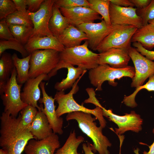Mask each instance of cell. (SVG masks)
Here are the masks:
<instances>
[{"mask_svg":"<svg viewBox=\"0 0 154 154\" xmlns=\"http://www.w3.org/2000/svg\"><path fill=\"white\" fill-rule=\"evenodd\" d=\"M21 117L12 116L7 112H3L0 117V146L8 154H22L29 141L35 139L28 129L19 127Z\"/></svg>","mask_w":154,"mask_h":154,"instance_id":"6da1fadb","label":"cell"},{"mask_svg":"<svg viewBox=\"0 0 154 154\" xmlns=\"http://www.w3.org/2000/svg\"><path fill=\"white\" fill-rule=\"evenodd\" d=\"M92 115L82 112H74L68 113L66 119L67 121L75 120L77 121L82 132L92 140L94 152L97 151L99 154H110L108 148L111 147L112 144L103 134V128L100 126H97L94 122L96 119Z\"/></svg>","mask_w":154,"mask_h":154,"instance_id":"7a4b0ae2","label":"cell"},{"mask_svg":"<svg viewBox=\"0 0 154 154\" xmlns=\"http://www.w3.org/2000/svg\"><path fill=\"white\" fill-rule=\"evenodd\" d=\"M86 72L85 71L77 80L68 93L65 94L64 91H63L56 92L54 98L58 104L56 110V115L60 117L65 114L77 111L89 113L95 116L98 120L100 126L104 128L106 125V122L103 115L102 109L98 106L92 109L87 108L77 103L73 98V94L76 93L79 90L78 83Z\"/></svg>","mask_w":154,"mask_h":154,"instance_id":"3957f363","label":"cell"},{"mask_svg":"<svg viewBox=\"0 0 154 154\" xmlns=\"http://www.w3.org/2000/svg\"><path fill=\"white\" fill-rule=\"evenodd\" d=\"M58 63L76 65L85 70H90L98 65L99 54L94 53L88 48L87 40L82 44L70 48H65L59 53Z\"/></svg>","mask_w":154,"mask_h":154,"instance_id":"277c9868","label":"cell"},{"mask_svg":"<svg viewBox=\"0 0 154 154\" xmlns=\"http://www.w3.org/2000/svg\"><path fill=\"white\" fill-rule=\"evenodd\" d=\"M135 74V68L131 66L116 68L108 64H103L99 65L96 67L89 70L88 77L91 84L96 88L95 91H100L102 90V84L106 81H108L111 85L116 86L117 83L115 82V79H120L125 77L132 79Z\"/></svg>","mask_w":154,"mask_h":154,"instance_id":"5b68a950","label":"cell"},{"mask_svg":"<svg viewBox=\"0 0 154 154\" xmlns=\"http://www.w3.org/2000/svg\"><path fill=\"white\" fill-rule=\"evenodd\" d=\"M17 73L15 68L9 79L5 84L0 85V95L4 106V112H7L16 117L19 112L27 105L22 100L21 96L22 84L18 83Z\"/></svg>","mask_w":154,"mask_h":154,"instance_id":"8992f818","label":"cell"},{"mask_svg":"<svg viewBox=\"0 0 154 154\" xmlns=\"http://www.w3.org/2000/svg\"><path fill=\"white\" fill-rule=\"evenodd\" d=\"M59 53L57 50L50 49L32 52L31 54L29 78L49 74L56 66L60 60Z\"/></svg>","mask_w":154,"mask_h":154,"instance_id":"52a82bcc","label":"cell"},{"mask_svg":"<svg viewBox=\"0 0 154 154\" xmlns=\"http://www.w3.org/2000/svg\"><path fill=\"white\" fill-rule=\"evenodd\" d=\"M111 32L104 39L98 48L99 53L111 48L128 49L131 46L132 37L138 28L128 25H113Z\"/></svg>","mask_w":154,"mask_h":154,"instance_id":"ba28073f","label":"cell"},{"mask_svg":"<svg viewBox=\"0 0 154 154\" xmlns=\"http://www.w3.org/2000/svg\"><path fill=\"white\" fill-rule=\"evenodd\" d=\"M55 1V0H44L37 11L33 13L28 11L33 25L30 38L33 37L53 36L49 29L48 24L52 15Z\"/></svg>","mask_w":154,"mask_h":154,"instance_id":"9c48e42d","label":"cell"},{"mask_svg":"<svg viewBox=\"0 0 154 154\" xmlns=\"http://www.w3.org/2000/svg\"><path fill=\"white\" fill-rule=\"evenodd\" d=\"M128 51L135 69L131 86L136 88L143 85L148 78L154 74V62L141 54L135 48L130 46Z\"/></svg>","mask_w":154,"mask_h":154,"instance_id":"30bf717a","label":"cell"},{"mask_svg":"<svg viewBox=\"0 0 154 154\" xmlns=\"http://www.w3.org/2000/svg\"><path fill=\"white\" fill-rule=\"evenodd\" d=\"M102 110L103 116L108 117L117 125L118 128H115V132L118 136L127 131L138 133L141 130L143 120L135 111H132L129 114L120 116L113 113L111 110H107L103 107Z\"/></svg>","mask_w":154,"mask_h":154,"instance_id":"8fae6325","label":"cell"},{"mask_svg":"<svg viewBox=\"0 0 154 154\" xmlns=\"http://www.w3.org/2000/svg\"><path fill=\"white\" fill-rule=\"evenodd\" d=\"M77 27L87 35L88 47L96 51L104 39L111 32L114 27L112 25H108L102 19L99 23H84Z\"/></svg>","mask_w":154,"mask_h":154,"instance_id":"7c38bea8","label":"cell"},{"mask_svg":"<svg viewBox=\"0 0 154 154\" xmlns=\"http://www.w3.org/2000/svg\"><path fill=\"white\" fill-rule=\"evenodd\" d=\"M137 10L133 7H121L110 3L109 13L112 25H131L140 28L143 27L142 20L137 15Z\"/></svg>","mask_w":154,"mask_h":154,"instance_id":"4fadbf2b","label":"cell"},{"mask_svg":"<svg viewBox=\"0 0 154 154\" xmlns=\"http://www.w3.org/2000/svg\"><path fill=\"white\" fill-rule=\"evenodd\" d=\"M45 84V82H42L39 85L42 91V97L40 98L39 102L44 105V108L42 105L40 106L41 110L46 115L53 132L62 135L63 133L62 129L63 119L62 118L57 116L54 104L55 100L46 93Z\"/></svg>","mask_w":154,"mask_h":154,"instance_id":"5bb4252c","label":"cell"},{"mask_svg":"<svg viewBox=\"0 0 154 154\" xmlns=\"http://www.w3.org/2000/svg\"><path fill=\"white\" fill-rule=\"evenodd\" d=\"M59 9L71 24L77 27L82 24L94 23L95 20L103 19L98 13L90 8L80 7L68 9L62 7Z\"/></svg>","mask_w":154,"mask_h":154,"instance_id":"9a60e30c","label":"cell"},{"mask_svg":"<svg viewBox=\"0 0 154 154\" xmlns=\"http://www.w3.org/2000/svg\"><path fill=\"white\" fill-rule=\"evenodd\" d=\"M60 143L58 136L53 132L42 139H32L29 141L24 151L26 154H54Z\"/></svg>","mask_w":154,"mask_h":154,"instance_id":"2e32d148","label":"cell"},{"mask_svg":"<svg viewBox=\"0 0 154 154\" xmlns=\"http://www.w3.org/2000/svg\"><path fill=\"white\" fill-rule=\"evenodd\" d=\"M128 49L126 48H111L99 54V65L107 64L116 68H124L128 65L131 59Z\"/></svg>","mask_w":154,"mask_h":154,"instance_id":"e0dca14e","label":"cell"},{"mask_svg":"<svg viewBox=\"0 0 154 154\" xmlns=\"http://www.w3.org/2000/svg\"><path fill=\"white\" fill-rule=\"evenodd\" d=\"M62 68L67 69L68 74L66 78L63 79L60 82H57L55 84L54 88L58 91H64L72 87L76 80L87 70L79 67H74L68 64L58 63L56 67L47 75L46 80H48L56 75L57 71Z\"/></svg>","mask_w":154,"mask_h":154,"instance_id":"ac0fdd59","label":"cell"},{"mask_svg":"<svg viewBox=\"0 0 154 154\" xmlns=\"http://www.w3.org/2000/svg\"><path fill=\"white\" fill-rule=\"evenodd\" d=\"M47 76L43 74L35 78H29L25 83L21 94V99L24 103L37 108L39 111L41 110L40 106L37 104L40 96L39 86L43 80H45Z\"/></svg>","mask_w":154,"mask_h":154,"instance_id":"d6986e66","label":"cell"},{"mask_svg":"<svg viewBox=\"0 0 154 154\" xmlns=\"http://www.w3.org/2000/svg\"><path fill=\"white\" fill-rule=\"evenodd\" d=\"M24 46L29 54L35 50L39 49H53L60 52L65 48L58 39L54 36L32 37Z\"/></svg>","mask_w":154,"mask_h":154,"instance_id":"ffe728a7","label":"cell"},{"mask_svg":"<svg viewBox=\"0 0 154 154\" xmlns=\"http://www.w3.org/2000/svg\"><path fill=\"white\" fill-rule=\"evenodd\" d=\"M28 129L38 140L45 139L53 133L46 115L41 110H38Z\"/></svg>","mask_w":154,"mask_h":154,"instance_id":"44dd1931","label":"cell"},{"mask_svg":"<svg viewBox=\"0 0 154 154\" xmlns=\"http://www.w3.org/2000/svg\"><path fill=\"white\" fill-rule=\"evenodd\" d=\"M65 48L74 47L81 45L82 41L88 40L82 31L71 25L57 38Z\"/></svg>","mask_w":154,"mask_h":154,"instance_id":"7402d4cb","label":"cell"},{"mask_svg":"<svg viewBox=\"0 0 154 154\" xmlns=\"http://www.w3.org/2000/svg\"><path fill=\"white\" fill-rule=\"evenodd\" d=\"M52 9L48 28L53 35L57 38L71 24L68 19L62 14L59 8L54 4Z\"/></svg>","mask_w":154,"mask_h":154,"instance_id":"603a6c76","label":"cell"},{"mask_svg":"<svg viewBox=\"0 0 154 154\" xmlns=\"http://www.w3.org/2000/svg\"><path fill=\"white\" fill-rule=\"evenodd\" d=\"M131 42H139L145 48L151 50L154 47V27L149 24L137 29Z\"/></svg>","mask_w":154,"mask_h":154,"instance_id":"cb8c5ba5","label":"cell"},{"mask_svg":"<svg viewBox=\"0 0 154 154\" xmlns=\"http://www.w3.org/2000/svg\"><path fill=\"white\" fill-rule=\"evenodd\" d=\"M31 54L28 56L20 58L16 53H14L12 57L17 70V80L18 84H22L29 79V72L30 67V61Z\"/></svg>","mask_w":154,"mask_h":154,"instance_id":"d4e9b609","label":"cell"},{"mask_svg":"<svg viewBox=\"0 0 154 154\" xmlns=\"http://www.w3.org/2000/svg\"><path fill=\"white\" fill-rule=\"evenodd\" d=\"M84 140V138L82 136L76 137L74 130L70 132L64 145L57 149L54 154H83L78 153L77 149Z\"/></svg>","mask_w":154,"mask_h":154,"instance_id":"484cf974","label":"cell"},{"mask_svg":"<svg viewBox=\"0 0 154 154\" xmlns=\"http://www.w3.org/2000/svg\"><path fill=\"white\" fill-rule=\"evenodd\" d=\"M0 58V85L6 83L15 68L11 54L4 52Z\"/></svg>","mask_w":154,"mask_h":154,"instance_id":"4316f807","label":"cell"},{"mask_svg":"<svg viewBox=\"0 0 154 154\" xmlns=\"http://www.w3.org/2000/svg\"><path fill=\"white\" fill-rule=\"evenodd\" d=\"M8 25L14 38L25 46L30 38L33 28L21 25L11 24Z\"/></svg>","mask_w":154,"mask_h":154,"instance_id":"83f0119b","label":"cell"},{"mask_svg":"<svg viewBox=\"0 0 154 154\" xmlns=\"http://www.w3.org/2000/svg\"><path fill=\"white\" fill-rule=\"evenodd\" d=\"M91 4L90 8L100 15L106 23L112 25L110 17V0H88Z\"/></svg>","mask_w":154,"mask_h":154,"instance_id":"f1b7e54d","label":"cell"},{"mask_svg":"<svg viewBox=\"0 0 154 154\" xmlns=\"http://www.w3.org/2000/svg\"><path fill=\"white\" fill-rule=\"evenodd\" d=\"M38 111L36 108L27 105L21 111L18 126L23 130L28 129ZM29 130V129H28Z\"/></svg>","mask_w":154,"mask_h":154,"instance_id":"f546056e","label":"cell"},{"mask_svg":"<svg viewBox=\"0 0 154 154\" xmlns=\"http://www.w3.org/2000/svg\"><path fill=\"white\" fill-rule=\"evenodd\" d=\"M8 25L15 24L25 25L33 28V25L28 11L26 13L17 11L5 19Z\"/></svg>","mask_w":154,"mask_h":154,"instance_id":"4dcf8cb0","label":"cell"},{"mask_svg":"<svg viewBox=\"0 0 154 154\" xmlns=\"http://www.w3.org/2000/svg\"><path fill=\"white\" fill-rule=\"evenodd\" d=\"M148 81L144 85L136 88L135 90L131 95L125 96L122 102L127 106L134 108L137 106L135 101V97L138 92L142 89H145L148 91H154V74L150 76Z\"/></svg>","mask_w":154,"mask_h":154,"instance_id":"1f68e13d","label":"cell"},{"mask_svg":"<svg viewBox=\"0 0 154 154\" xmlns=\"http://www.w3.org/2000/svg\"><path fill=\"white\" fill-rule=\"evenodd\" d=\"M11 49L19 52L23 57L28 56L29 54L26 50L25 46L18 41L13 40H0V56L7 49Z\"/></svg>","mask_w":154,"mask_h":154,"instance_id":"d6a6232c","label":"cell"},{"mask_svg":"<svg viewBox=\"0 0 154 154\" xmlns=\"http://www.w3.org/2000/svg\"><path fill=\"white\" fill-rule=\"evenodd\" d=\"M136 13L141 19L143 26L148 24L149 21L154 19V0H151L146 7L141 9H137Z\"/></svg>","mask_w":154,"mask_h":154,"instance_id":"836d02e7","label":"cell"},{"mask_svg":"<svg viewBox=\"0 0 154 154\" xmlns=\"http://www.w3.org/2000/svg\"><path fill=\"white\" fill-rule=\"evenodd\" d=\"M54 4L59 8L68 9L80 7L89 8L91 5L86 0H55Z\"/></svg>","mask_w":154,"mask_h":154,"instance_id":"e575fe53","label":"cell"},{"mask_svg":"<svg viewBox=\"0 0 154 154\" xmlns=\"http://www.w3.org/2000/svg\"><path fill=\"white\" fill-rule=\"evenodd\" d=\"M17 11L13 0H0V19H5Z\"/></svg>","mask_w":154,"mask_h":154,"instance_id":"d590c367","label":"cell"},{"mask_svg":"<svg viewBox=\"0 0 154 154\" xmlns=\"http://www.w3.org/2000/svg\"><path fill=\"white\" fill-rule=\"evenodd\" d=\"M0 38L3 40L15 39L5 19L0 21Z\"/></svg>","mask_w":154,"mask_h":154,"instance_id":"8d00e7d4","label":"cell"},{"mask_svg":"<svg viewBox=\"0 0 154 154\" xmlns=\"http://www.w3.org/2000/svg\"><path fill=\"white\" fill-rule=\"evenodd\" d=\"M133 45L141 54L145 56L146 58L151 60H154V51L146 49L139 42H133Z\"/></svg>","mask_w":154,"mask_h":154,"instance_id":"74e56055","label":"cell"},{"mask_svg":"<svg viewBox=\"0 0 154 154\" xmlns=\"http://www.w3.org/2000/svg\"><path fill=\"white\" fill-rule=\"evenodd\" d=\"M86 90L89 96V98L86 99L84 101L85 103H92L96 107L98 106L102 109L103 107L101 105L99 101L96 97L95 91L92 88H88Z\"/></svg>","mask_w":154,"mask_h":154,"instance_id":"f35d334b","label":"cell"},{"mask_svg":"<svg viewBox=\"0 0 154 154\" xmlns=\"http://www.w3.org/2000/svg\"><path fill=\"white\" fill-rule=\"evenodd\" d=\"M44 0H26L28 6V11L31 13H35L40 9Z\"/></svg>","mask_w":154,"mask_h":154,"instance_id":"ab89813d","label":"cell"},{"mask_svg":"<svg viewBox=\"0 0 154 154\" xmlns=\"http://www.w3.org/2000/svg\"><path fill=\"white\" fill-rule=\"evenodd\" d=\"M17 11L19 12L26 13L28 12L26 9L27 5L26 0H13Z\"/></svg>","mask_w":154,"mask_h":154,"instance_id":"60d3db41","label":"cell"},{"mask_svg":"<svg viewBox=\"0 0 154 154\" xmlns=\"http://www.w3.org/2000/svg\"><path fill=\"white\" fill-rule=\"evenodd\" d=\"M110 3L118 6L122 7L134 6L130 0H110Z\"/></svg>","mask_w":154,"mask_h":154,"instance_id":"b9f144b4","label":"cell"},{"mask_svg":"<svg viewBox=\"0 0 154 154\" xmlns=\"http://www.w3.org/2000/svg\"><path fill=\"white\" fill-rule=\"evenodd\" d=\"M137 9H141L147 7L151 0H130Z\"/></svg>","mask_w":154,"mask_h":154,"instance_id":"7bdbcfd3","label":"cell"},{"mask_svg":"<svg viewBox=\"0 0 154 154\" xmlns=\"http://www.w3.org/2000/svg\"><path fill=\"white\" fill-rule=\"evenodd\" d=\"M82 149L84 153V154H94L93 152V145L89 142L84 143L82 145Z\"/></svg>","mask_w":154,"mask_h":154,"instance_id":"ee69618b","label":"cell"},{"mask_svg":"<svg viewBox=\"0 0 154 154\" xmlns=\"http://www.w3.org/2000/svg\"><path fill=\"white\" fill-rule=\"evenodd\" d=\"M153 133H154V128L153 130ZM149 148V151L147 152L144 151L143 152V154H154V141L150 146H148Z\"/></svg>","mask_w":154,"mask_h":154,"instance_id":"f6af8a7d","label":"cell"},{"mask_svg":"<svg viewBox=\"0 0 154 154\" xmlns=\"http://www.w3.org/2000/svg\"><path fill=\"white\" fill-rule=\"evenodd\" d=\"M0 154H8L7 153L2 149H0Z\"/></svg>","mask_w":154,"mask_h":154,"instance_id":"bcb514c9","label":"cell"},{"mask_svg":"<svg viewBox=\"0 0 154 154\" xmlns=\"http://www.w3.org/2000/svg\"><path fill=\"white\" fill-rule=\"evenodd\" d=\"M149 24H151V25L154 27V19L153 20L149 21Z\"/></svg>","mask_w":154,"mask_h":154,"instance_id":"7dc6e473","label":"cell"}]
</instances>
